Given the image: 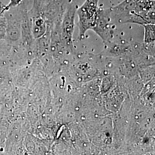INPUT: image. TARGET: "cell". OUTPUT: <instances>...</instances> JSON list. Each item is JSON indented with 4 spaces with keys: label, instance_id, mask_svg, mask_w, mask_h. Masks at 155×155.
Masks as SVG:
<instances>
[{
    "label": "cell",
    "instance_id": "6da1fadb",
    "mask_svg": "<svg viewBox=\"0 0 155 155\" xmlns=\"http://www.w3.org/2000/svg\"><path fill=\"white\" fill-rule=\"evenodd\" d=\"M99 0H86L84 4L76 11L78 18V27L80 39L84 38L89 29H94L96 24Z\"/></svg>",
    "mask_w": 155,
    "mask_h": 155
},
{
    "label": "cell",
    "instance_id": "7a4b0ae2",
    "mask_svg": "<svg viewBox=\"0 0 155 155\" xmlns=\"http://www.w3.org/2000/svg\"><path fill=\"white\" fill-rule=\"evenodd\" d=\"M76 10L70 8L64 14L62 24L61 37L65 45L69 47L72 46V36L74 31V23Z\"/></svg>",
    "mask_w": 155,
    "mask_h": 155
},
{
    "label": "cell",
    "instance_id": "3957f363",
    "mask_svg": "<svg viewBox=\"0 0 155 155\" xmlns=\"http://www.w3.org/2000/svg\"><path fill=\"white\" fill-rule=\"evenodd\" d=\"M46 30V23L42 17L38 16L33 18L31 24V31L35 38L42 37L45 33Z\"/></svg>",
    "mask_w": 155,
    "mask_h": 155
},
{
    "label": "cell",
    "instance_id": "277c9868",
    "mask_svg": "<svg viewBox=\"0 0 155 155\" xmlns=\"http://www.w3.org/2000/svg\"><path fill=\"white\" fill-rule=\"evenodd\" d=\"M144 28V42L150 44L155 41V24L147 23L142 25Z\"/></svg>",
    "mask_w": 155,
    "mask_h": 155
},
{
    "label": "cell",
    "instance_id": "5b68a950",
    "mask_svg": "<svg viewBox=\"0 0 155 155\" xmlns=\"http://www.w3.org/2000/svg\"><path fill=\"white\" fill-rule=\"evenodd\" d=\"M7 31L5 24V23H0V39L5 37Z\"/></svg>",
    "mask_w": 155,
    "mask_h": 155
},
{
    "label": "cell",
    "instance_id": "8992f818",
    "mask_svg": "<svg viewBox=\"0 0 155 155\" xmlns=\"http://www.w3.org/2000/svg\"><path fill=\"white\" fill-rule=\"evenodd\" d=\"M22 0H11L8 7L10 8L16 7V6L18 5L22 2Z\"/></svg>",
    "mask_w": 155,
    "mask_h": 155
}]
</instances>
